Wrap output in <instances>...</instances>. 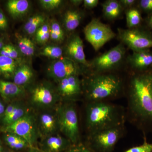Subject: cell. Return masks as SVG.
Instances as JSON below:
<instances>
[{
	"label": "cell",
	"mask_w": 152,
	"mask_h": 152,
	"mask_svg": "<svg viewBox=\"0 0 152 152\" xmlns=\"http://www.w3.org/2000/svg\"><path fill=\"white\" fill-rule=\"evenodd\" d=\"M8 50L9 57L14 60H16L19 57V53L17 49L13 46L7 45Z\"/></svg>",
	"instance_id": "e575fe53"
},
{
	"label": "cell",
	"mask_w": 152,
	"mask_h": 152,
	"mask_svg": "<svg viewBox=\"0 0 152 152\" xmlns=\"http://www.w3.org/2000/svg\"><path fill=\"white\" fill-rule=\"evenodd\" d=\"M119 1L123 8L127 9V10L133 7L137 2L135 0H120Z\"/></svg>",
	"instance_id": "8d00e7d4"
},
{
	"label": "cell",
	"mask_w": 152,
	"mask_h": 152,
	"mask_svg": "<svg viewBox=\"0 0 152 152\" xmlns=\"http://www.w3.org/2000/svg\"><path fill=\"white\" fill-rule=\"evenodd\" d=\"M18 45L19 50L23 54L31 57L34 54L35 46L29 38L19 36L18 38Z\"/></svg>",
	"instance_id": "484cf974"
},
{
	"label": "cell",
	"mask_w": 152,
	"mask_h": 152,
	"mask_svg": "<svg viewBox=\"0 0 152 152\" xmlns=\"http://www.w3.org/2000/svg\"><path fill=\"white\" fill-rule=\"evenodd\" d=\"M4 133L15 134L25 140L31 148L35 147L40 138L38 132L35 112L32 109L15 122L3 127Z\"/></svg>",
	"instance_id": "5b68a950"
},
{
	"label": "cell",
	"mask_w": 152,
	"mask_h": 152,
	"mask_svg": "<svg viewBox=\"0 0 152 152\" xmlns=\"http://www.w3.org/2000/svg\"><path fill=\"white\" fill-rule=\"evenodd\" d=\"M50 39L57 42L61 43L65 39V33L62 28L56 20H53L50 25Z\"/></svg>",
	"instance_id": "83f0119b"
},
{
	"label": "cell",
	"mask_w": 152,
	"mask_h": 152,
	"mask_svg": "<svg viewBox=\"0 0 152 152\" xmlns=\"http://www.w3.org/2000/svg\"><path fill=\"white\" fill-rule=\"evenodd\" d=\"M124 45L121 43L89 62L91 74L106 73L118 68L126 54Z\"/></svg>",
	"instance_id": "52a82bcc"
},
{
	"label": "cell",
	"mask_w": 152,
	"mask_h": 152,
	"mask_svg": "<svg viewBox=\"0 0 152 152\" xmlns=\"http://www.w3.org/2000/svg\"><path fill=\"white\" fill-rule=\"evenodd\" d=\"M46 21V17L41 14H36L30 17L24 26V31L29 35L35 34L37 31Z\"/></svg>",
	"instance_id": "cb8c5ba5"
},
{
	"label": "cell",
	"mask_w": 152,
	"mask_h": 152,
	"mask_svg": "<svg viewBox=\"0 0 152 152\" xmlns=\"http://www.w3.org/2000/svg\"><path fill=\"white\" fill-rule=\"evenodd\" d=\"M36 41L39 44L44 45L50 39V25L45 23L39 28L35 34Z\"/></svg>",
	"instance_id": "f546056e"
},
{
	"label": "cell",
	"mask_w": 152,
	"mask_h": 152,
	"mask_svg": "<svg viewBox=\"0 0 152 152\" xmlns=\"http://www.w3.org/2000/svg\"><path fill=\"white\" fill-rule=\"evenodd\" d=\"M0 30H3L2 26L1 25V23H0Z\"/></svg>",
	"instance_id": "f6af8a7d"
},
{
	"label": "cell",
	"mask_w": 152,
	"mask_h": 152,
	"mask_svg": "<svg viewBox=\"0 0 152 152\" xmlns=\"http://www.w3.org/2000/svg\"><path fill=\"white\" fill-rule=\"evenodd\" d=\"M56 111L60 133L73 144L80 143L78 117L74 102H61Z\"/></svg>",
	"instance_id": "277c9868"
},
{
	"label": "cell",
	"mask_w": 152,
	"mask_h": 152,
	"mask_svg": "<svg viewBox=\"0 0 152 152\" xmlns=\"http://www.w3.org/2000/svg\"><path fill=\"white\" fill-rule=\"evenodd\" d=\"M118 38L123 45L133 52L149 50L152 48V33L143 29L118 28Z\"/></svg>",
	"instance_id": "ba28073f"
},
{
	"label": "cell",
	"mask_w": 152,
	"mask_h": 152,
	"mask_svg": "<svg viewBox=\"0 0 152 152\" xmlns=\"http://www.w3.org/2000/svg\"><path fill=\"white\" fill-rule=\"evenodd\" d=\"M34 73L31 67L27 64L19 65L13 76V83L26 88L34 80Z\"/></svg>",
	"instance_id": "ac0fdd59"
},
{
	"label": "cell",
	"mask_w": 152,
	"mask_h": 152,
	"mask_svg": "<svg viewBox=\"0 0 152 152\" xmlns=\"http://www.w3.org/2000/svg\"><path fill=\"white\" fill-rule=\"evenodd\" d=\"M63 53V50L61 48L53 45L47 46L45 47L40 52L41 56L56 59L62 58Z\"/></svg>",
	"instance_id": "f1b7e54d"
},
{
	"label": "cell",
	"mask_w": 152,
	"mask_h": 152,
	"mask_svg": "<svg viewBox=\"0 0 152 152\" xmlns=\"http://www.w3.org/2000/svg\"><path fill=\"white\" fill-rule=\"evenodd\" d=\"M28 152H43L40 150H39L36 148V147H32L30 148Z\"/></svg>",
	"instance_id": "b9f144b4"
},
{
	"label": "cell",
	"mask_w": 152,
	"mask_h": 152,
	"mask_svg": "<svg viewBox=\"0 0 152 152\" xmlns=\"http://www.w3.org/2000/svg\"><path fill=\"white\" fill-rule=\"evenodd\" d=\"M122 109L104 101L90 102L86 107V125L90 133L124 126Z\"/></svg>",
	"instance_id": "7a4b0ae2"
},
{
	"label": "cell",
	"mask_w": 152,
	"mask_h": 152,
	"mask_svg": "<svg viewBox=\"0 0 152 152\" xmlns=\"http://www.w3.org/2000/svg\"></svg>",
	"instance_id": "c3c4849f"
},
{
	"label": "cell",
	"mask_w": 152,
	"mask_h": 152,
	"mask_svg": "<svg viewBox=\"0 0 152 152\" xmlns=\"http://www.w3.org/2000/svg\"><path fill=\"white\" fill-rule=\"evenodd\" d=\"M4 140L7 145L15 150H21L31 148L27 142L21 137L10 133H4Z\"/></svg>",
	"instance_id": "d4e9b609"
},
{
	"label": "cell",
	"mask_w": 152,
	"mask_h": 152,
	"mask_svg": "<svg viewBox=\"0 0 152 152\" xmlns=\"http://www.w3.org/2000/svg\"><path fill=\"white\" fill-rule=\"evenodd\" d=\"M146 22L148 26L152 29V14H150L147 18Z\"/></svg>",
	"instance_id": "f35d334b"
},
{
	"label": "cell",
	"mask_w": 152,
	"mask_h": 152,
	"mask_svg": "<svg viewBox=\"0 0 152 152\" xmlns=\"http://www.w3.org/2000/svg\"><path fill=\"white\" fill-rule=\"evenodd\" d=\"M19 66L15 60L0 55V74L5 77H12Z\"/></svg>",
	"instance_id": "603a6c76"
},
{
	"label": "cell",
	"mask_w": 152,
	"mask_h": 152,
	"mask_svg": "<svg viewBox=\"0 0 152 152\" xmlns=\"http://www.w3.org/2000/svg\"><path fill=\"white\" fill-rule=\"evenodd\" d=\"M30 4L27 0H9L7 4L9 13L15 19L20 18L26 15Z\"/></svg>",
	"instance_id": "d6986e66"
},
{
	"label": "cell",
	"mask_w": 152,
	"mask_h": 152,
	"mask_svg": "<svg viewBox=\"0 0 152 152\" xmlns=\"http://www.w3.org/2000/svg\"><path fill=\"white\" fill-rule=\"evenodd\" d=\"M48 75L55 82H58L71 76H78L81 73L78 64L64 57L56 60L49 66Z\"/></svg>",
	"instance_id": "7c38bea8"
},
{
	"label": "cell",
	"mask_w": 152,
	"mask_h": 152,
	"mask_svg": "<svg viewBox=\"0 0 152 152\" xmlns=\"http://www.w3.org/2000/svg\"></svg>",
	"instance_id": "7dc6e473"
},
{
	"label": "cell",
	"mask_w": 152,
	"mask_h": 152,
	"mask_svg": "<svg viewBox=\"0 0 152 152\" xmlns=\"http://www.w3.org/2000/svg\"><path fill=\"white\" fill-rule=\"evenodd\" d=\"M61 102L57 90L48 84H39L30 91L28 104L34 110L56 108Z\"/></svg>",
	"instance_id": "8992f818"
},
{
	"label": "cell",
	"mask_w": 152,
	"mask_h": 152,
	"mask_svg": "<svg viewBox=\"0 0 152 152\" xmlns=\"http://www.w3.org/2000/svg\"><path fill=\"white\" fill-rule=\"evenodd\" d=\"M0 152H2V147L1 141H0Z\"/></svg>",
	"instance_id": "ee69618b"
},
{
	"label": "cell",
	"mask_w": 152,
	"mask_h": 152,
	"mask_svg": "<svg viewBox=\"0 0 152 152\" xmlns=\"http://www.w3.org/2000/svg\"><path fill=\"white\" fill-rule=\"evenodd\" d=\"M6 107H5L4 105L3 104L2 102L0 101V114L2 115L3 117L4 115Z\"/></svg>",
	"instance_id": "ab89813d"
},
{
	"label": "cell",
	"mask_w": 152,
	"mask_h": 152,
	"mask_svg": "<svg viewBox=\"0 0 152 152\" xmlns=\"http://www.w3.org/2000/svg\"><path fill=\"white\" fill-rule=\"evenodd\" d=\"M31 109L28 103L26 102L23 100L19 101L18 103L12 113L8 116L2 119L4 127L15 122L23 117Z\"/></svg>",
	"instance_id": "ffe728a7"
},
{
	"label": "cell",
	"mask_w": 152,
	"mask_h": 152,
	"mask_svg": "<svg viewBox=\"0 0 152 152\" xmlns=\"http://www.w3.org/2000/svg\"><path fill=\"white\" fill-rule=\"evenodd\" d=\"M127 26L128 28L138 27L141 23L142 17L137 9L133 7L127 9L126 12Z\"/></svg>",
	"instance_id": "4316f807"
},
{
	"label": "cell",
	"mask_w": 152,
	"mask_h": 152,
	"mask_svg": "<svg viewBox=\"0 0 152 152\" xmlns=\"http://www.w3.org/2000/svg\"><path fill=\"white\" fill-rule=\"evenodd\" d=\"M0 23L2 26L3 30H5L7 28L8 24L7 18L2 11L0 9Z\"/></svg>",
	"instance_id": "74e56055"
},
{
	"label": "cell",
	"mask_w": 152,
	"mask_h": 152,
	"mask_svg": "<svg viewBox=\"0 0 152 152\" xmlns=\"http://www.w3.org/2000/svg\"></svg>",
	"instance_id": "681fc988"
},
{
	"label": "cell",
	"mask_w": 152,
	"mask_h": 152,
	"mask_svg": "<svg viewBox=\"0 0 152 152\" xmlns=\"http://www.w3.org/2000/svg\"><path fill=\"white\" fill-rule=\"evenodd\" d=\"M2 118H3L2 115H1V114H0V119H2Z\"/></svg>",
	"instance_id": "bcb514c9"
},
{
	"label": "cell",
	"mask_w": 152,
	"mask_h": 152,
	"mask_svg": "<svg viewBox=\"0 0 152 152\" xmlns=\"http://www.w3.org/2000/svg\"><path fill=\"white\" fill-rule=\"evenodd\" d=\"M83 1L76 0V1H71V2L74 5L77 6L80 5L82 3H83Z\"/></svg>",
	"instance_id": "60d3db41"
},
{
	"label": "cell",
	"mask_w": 152,
	"mask_h": 152,
	"mask_svg": "<svg viewBox=\"0 0 152 152\" xmlns=\"http://www.w3.org/2000/svg\"><path fill=\"white\" fill-rule=\"evenodd\" d=\"M130 108L142 128L152 126V70L133 75L129 85Z\"/></svg>",
	"instance_id": "6da1fadb"
},
{
	"label": "cell",
	"mask_w": 152,
	"mask_h": 152,
	"mask_svg": "<svg viewBox=\"0 0 152 152\" xmlns=\"http://www.w3.org/2000/svg\"><path fill=\"white\" fill-rule=\"evenodd\" d=\"M65 53L67 58L88 69L89 63L86 59L83 43L78 35H73L69 39L66 45Z\"/></svg>",
	"instance_id": "5bb4252c"
},
{
	"label": "cell",
	"mask_w": 152,
	"mask_h": 152,
	"mask_svg": "<svg viewBox=\"0 0 152 152\" xmlns=\"http://www.w3.org/2000/svg\"><path fill=\"white\" fill-rule=\"evenodd\" d=\"M123 131L124 126H121L90 133L89 143L96 151H111L122 135Z\"/></svg>",
	"instance_id": "30bf717a"
},
{
	"label": "cell",
	"mask_w": 152,
	"mask_h": 152,
	"mask_svg": "<svg viewBox=\"0 0 152 152\" xmlns=\"http://www.w3.org/2000/svg\"><path fill=\"white\" fill-rule=\"evenodd\" d=\"M99 0H84L83 1L84 7L88 9L94 8L99 4Z\"/></svg>",
	"instance_id": "d590c367"
},
{
	"label": "cell",
	"mask_w": 152,
	"mask_h": 152,
	"mask_svg": "<svg viewBox=\"0 0 152 152\" xmlns=\"http://www.w3.org/2000/svg\"><path fill=\"white\" fill-rule=\"evenodd\" d=\"M122 87V80L120 77L106 73L91 74L83 85V89L90 102L104 101L116 96Z\"/></svg>",
	"instance_id": "3957f363"
},
{
	"label": "cell",
	"mask_w": 152,
	"mask_h": 152,
	"mask_svg": "<svg viewBox=\"0 0 152 152\" xmlns=\"http://www.w3.org/2000/svg\"><path fill=\"white\" fill-rule=\"evenodd\" d=\"M40 4L44 10L52 11L58 8L63 3L61 0H41Z\"/></svg>",
	"instance_id": "4dcf8cb0"
},
{
	"label": "cell",
	"mask_w": 152,
	"mask_h": 152,
	"mask_svg": "<svg viewBox=\"0 0 152 152\" xmlns=\"http://www.w3.org/2000/svg\"><path fill=\"white\" fill-rule=\"evenodd\" d=\"M84 33L86 39L96 51L116 36L110 26L96 18L85 27Z\"/></svg>",
	"instance_id": "9c48e42d"
},
{
	"label": "cell",
	"mask_w": 152,
	"mask_h": 152,
	"mask_svg": "<svg viewBox=\"0 0 152 152\" xmlns=\"http://www.w3.org/2000/svg\"><path fill=\"white\" fill-rule=\"evenodd\" d=\"M41 139V151L43 152H64L73 145L61 133Z\"/></svg>",
	"instance_id": "9a60e30c"
},
{
	"label": "cell",
	"mask_w": 152,
	"mask_h": 152,
	"mask_svg": "<svg viewBox=\"0 0 152 152\" xmlns=\"http://www.w3.org/2000/svg\"><path fill=\"white\" fill-rule=\"evenodd\" d=\"M34 111L40 138L60 133L56 108Z\"/></svg>",
	"instance_id": "8fae6325"
},
{
	"label": "cell",
	"mask_w": 152,
	"mask_h": 152,
	"mask_svg": "<svg viewBox=\"0 0 152 152\" xmlns=\"http://www.w3.org/2000/svg\"><path fill=\"white\" fill-rule=\"evenodd\" d=\"M128 63L137 72L150 69L152 66V53L150 50L133 52L128 57Z\"/></svg>",
	"instance_id": "2e32d148"
},
{
	"label": "cell",
	"mask_w": 152,
	"mask_h": 152,
	"mask_svg": "<svg viewBox=\"0 0 152 152\" xmlns=\"http://www.w3.org/2000/svg\"><path fill=\"white\" fill-rule=\"evenodd\" d=\"M56 90L61 102H74L83 93V85L78 76H71L58 82Z\"/></svg>",
	"instance_id": "4fadbf2b"
},
{
	"label": "cell",
	"mask_w": 152,
	"mask_h": 152,
	"mask_svg": "<svg viewBox=\"0 0 152 152\" xmlns=\"http://www.w3.org/2000/svg\"><path fill=\"white\" fill-rule=\"evenodd\" d=\"M83 14L77 10H69L66 11L64 16V25L67 31L72 32L76 30L80 24Z\"/></svg>",
	"instance_id": "44dd1931"
},
{
	"label": "cell",
	"mask_w": 152,
	"mask_h": 152,
	"mask_svg": "<svg viewBox=\"0 0 152 152\" xmlns=\"http://www.w3.org/2000/svg\"><path fill=\"white\" fill-rule=\"evenodd\" d=\"M152 143L147 142L146 139L144 140L143 143L140 145L133 147L125 152H152Z\"/></svg>",
	"instance_id": "1f68e13d"
},
{
	"label": "cell",
	"mask_w": 152,
	"mask_h": 152,
	"mask_svg": "<svg viewBox=\"0 0 152 152\" xmlns=\"http://www.w3.org/2000/svg\"><path fill=\"white\" fill-rule=\"evenodd\" d=\"M102 6L104 17L108 20H115L119 18L124 10L119 1L116 0L106 1L102 4Z\"/></svg>",
	"instance_id": "7402d4cb"
},
{
	"label": "cell",
	"mask_w": 152,
	"mask_h": 152,
	"mask_svg": "<svg viewBox=\"0 0 152 152\" xmlns=\"http://www.w3.org/2000/svg\"><path fill=\"white\" fill-rule=\"evenodd\" d=\"M64 152H94L88 147L81 143L73 144Z\"/></svg>",
	"instance_id": "d6a6232c"
},
{
	"label": "cell",
	"mask_w": 152,
	"mask_h": 152,
	"mask_svg": "<svg viewBox=\"0 0 152 152\" xmlns=\"http://www.w3.org/2000/svg\"><path fill=\"white\" fill-rule=\"evenodd\" d=\"M139 5L142 10L152 14V0H141L139 1Z\"/></svg>",
	"instance_id": "836d02e7"
},
{
	"label": "cell",
	"mask_w": 152,
	"mask_h": 152,
	"mask_svg": "<svg viewBox=\"0 0 152 152\" xmlns=\"http://www.w3.org/2000/svg\"><path fill=\"white\" fill-rule=\"evenodd\" d=\"M26 94L25 88L18 86L13 82L0 80V95L6 101L20 100Z\"/></svg>",
	"instance_id": "e0dca14e"
},
{
	"label": "cell",
	"mask_w": 152,
	"mask_h": 152,
	"mask_svg": "<svg viewBox=\"0 0 152 152\" xmlns=\"http://www.w3.org/2000/svg\"><path fill=\"white\" fill-rule=\"evenodd\" d=\"M5 45L4 44V41H3L2 39L0 38V50H1L4 46Z\"/></svg>",
	"instance_id": "7bdbcfd3"
}]
</instances>
